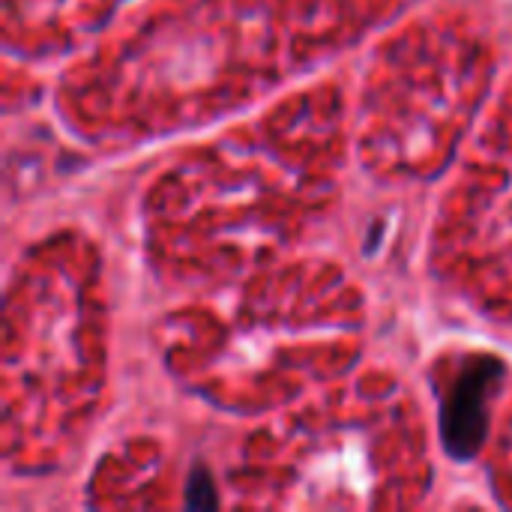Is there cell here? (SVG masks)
<instances>
[{
    "instance_id": "cell-1",
    "label": "cell",
    "mask_w": 512,
    "mask_h": 512,
    "mask_svg": "<svg viewBox=\"0 0 512 512\" xmlns=\"http://www.w3.org/2000/svg\"><path fill=\"white\" fill-rule=\"evenodd\" d=\"M507 375V363L495 354H465L456 363V372L441 390L438 402V429L444 453L453 462H474L489 438L492 402Z\"/></svg>"
},
{
    "instance_id": "cell-2",
    "label": "cell",
    "mask_w": 512,
    "mask_h": 512,
    "mask_svg": "<svg viewBox=\"0 0 512 512\" xmlns=\"http://www.w3.org/2000/svg\"><path fill=\"white\" fill-rule=\"evenodd\" d=\"M183 504L186 510L204 512L219 507V492L213 483V474L204 465H195L186 477V492H183Z\"/></svg>"
}]
</instances>
